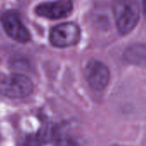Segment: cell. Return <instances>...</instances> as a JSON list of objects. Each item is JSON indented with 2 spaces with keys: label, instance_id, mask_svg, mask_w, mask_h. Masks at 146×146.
<instances>
[{
  "label": "cell",
  "instance_id": "cell-5",
  "mask_svg": "<svg viewBox=\"0 0 146 146\" xmlns=\"http://www.w3.org/2000/svg\"><path fill=\"white\" fill-rule=\"evenodd\" d=\"M1 22L7 35L13 40L23 44L30 39V34L17 13L13 11L4 13Z\"/></svg>",
  "mask_w": 146,
  "mask_h": 146
},
{
  "label": "cell",
  "instance_id": "cell-2",
  "mask_svg": "<svg viewBox=\"0 0 146 146\" xmlns=\"http://www.w3.org/2000/svg\"><path fill=\"white\" fill-rule=\"evenodd\" d=\"M81 37L79 27L73 22H65L53 27L49 34L50 43L59 48L75 45Z\"/></svg>",
  "mask_w": 146,
  "mask_h": 146
},
{
  "label": "cell",
  "instance_id": "cell-3",
  "mask_svg": "<svg viewBox=\"0 0 146 146\" xmlns=\"http://www.w3.org/2000/svg\"><path fill=\"white\" fill-rule=\"evenodd\" d=\"M34 89L30 79L23 74H11L0 83V93L11 98H22L28 96Z\"/></svg>",
  "mask_w": 146,
  "mask_h": 146
},
{
  "label": "cell",
  "instance_id": "cell-6",
  "mask_svg": "<svg viewBox=\"0 0 146 146\" xmlns=\"http://www.w3.org/2000/svg\"><path fill=\"white\" fill-rule=\"evenodd\" d=\"M72 9L71 0H57L40 3L36 6L34 11L40 16L58 20L67 17L71 13Z\"/></svg>",
  "mask_w": 146,
  "mask_h": 146
},
{
  "label": "cell",
  "instance_id": "cell-8",
  "mask_svg": "<svg viewBox=\"0 0 146 146\" xmlns=\"http://www.w3.org/2000/svg\"><path fill=\"white\" fill-rule=\"evenodd\" d=\"M125 59L138 66H146V46L144 44H134L125 52Z\"/></svg>",
  "mask_w": 146,
  "mask_h": 146
},
{
  "label": "cell",
  "instance_id": "cell-1",
  "mask_svg": "<svg viewBox=\"0 0 146 146\" xmlns=\"http://www.w3.org/2000/svg\"><path fill=\"white\" fill-rule=\"evenodd\" d=\"M113 12L120 34L131 33L139 23L140 15L137 0H114Z\"/></svg>",
  "mask_w": 146,
  "mask_h": 146
},
{
  "label": "cell",
  "instance_id": "cell-9",
  "mask_svg": "<svg viewBox=\"0 0 146 146\" xmlns=\"http://www.w3.org/2000/svg\"><path fill=\"white\" fill-rule=\"evenodd\" d=\"M143 2H144V7H145V11H146V0H143Z\"/></svg>",
  "mask_w": 146,
  "mask_h": 146
},
{
  "label": "cell",
  "instance_id": "cell-4",
  "mask_svg": "<svg viewBox=\"0 0 146 146\" xmlns=\"http://www.w3.org/2000/svg\"><path fill=\"white\" fill-rule=\"evenodd\" d=\"M84 74L89 86L95 91H102L108 85L110 72L108 68L100 61H89L85 68Z\"/></svg>",
  "mask_w": 146,
  "mask_h": 146
},
{
  "label": "cell",
  "instance_id": "cell-7",
  "mask_svg": "<svg viewBox=\"0 0 146 146\" xmlns=\"http://www.w3.org/2000/svg\"><path fill=\"white\" fill-rule=\"evenodd\" d=\"M54 146H81L80 141L68 126L59 127L53 133Z\"/></svg>",
  "mask_w": 146,
  "mask_h": 146
}]
</instances>
